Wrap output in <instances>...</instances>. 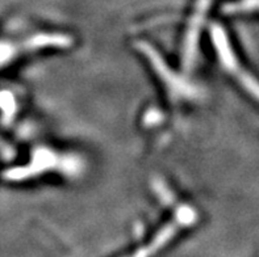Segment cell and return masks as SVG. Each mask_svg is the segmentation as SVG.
I'll return each instance as SVG.
<instances>
[{"label":"cell","instance_id":"1","mask_svg":"<svg viewBox=\"0 0 259 257\" xmlns=\"http://www.w3.org/2000/svg\"><path fill=\"white\" fill-rule=\"evenodd\" d=\"M212 37H213L217 56L220 58L225 70L232 74V76L236 78L237 82L242 85V88H245V91L251 94L259 102V80L240 65L236 54L232 52V47H230L224 29H221L220 26L214 25L212 29Z\"/></svg>","mask_w":259,"mask_h":257},{"label":"cell","instance_id":"2","mask_svg":"<svg viewBox=\"0 0 259 257\" xmlns=\"http://www.w3.org/2000/svg\"><path fill=\"white\" fill-rule=\"evenodd\" d=\"M259 11V0H242L238 3L229 4L225 7L227 12H243V11Z\"/></svg>","mask_w":259,"mask_h":257}]
</instances>
